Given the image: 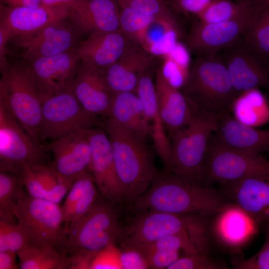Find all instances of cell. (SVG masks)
<instances>
[{
  "label": "cell",
  "mask_w": 269,
  "mask_h": 269,
  "mask_svg": "<svg viewBox=\"0 0 269 269\" xmlns=\"http://www.w3.org/2000/svg\"><path fill=\"white\" fill-rule=\"evenodd\" d=\"M230 201L218 188L190 184L171 172H158L150 187L129 207L176 214L212 216Z\"/></svg>",
  "instance_id": "obj_1"
},
{
  "label": "cell",
  "mask_w": 269,
  "mask_h": 269,
  "mask_svg": "<svg viewBox=\"0 0 269 269\" xmlns=\"http://www.w3.org/2000/svg\"><path fill=\"white\" fill-rule=\"evenodd\" d=\"M102 127L111 141L122 205L130 207L148 189L158 171L146 141L107 118Z\"/></svg>",
  "instance_id": "obj_2"
},
{
  "label": "cell",
  "mask_w": 269,
  "mask_h": 269,
  "mask_svg": "<svg viewBox=\"0 0 269 269\" xmlns=\"http://www.w3.org/2000/svg\"><path fill=\"white\" fill-rule=\"evenodd\" d=\"M192 107L216 121L230 113L236 95L222 58L197 56L191 62L188 76L180 89Z\"/></svg>",
  "instance_id": "obj_3"
},
{
  "label": "cell",
  "mask_w": 269,
  "mask_h": 269,
  "mask_svg": "<svg viewBox=\"0 0 269 269\" xmlns=\"http://www.w3.org/2000/svg\"><path fill=\"white\" fill-rule=\"evenodd\" d=\"M42 97L29 63H7L1 70L0 102L37 143L42 119Z\"/></svg>",
  "instance_id": "obj_4"
},
{
  "label": "cell",
  "mask_w": 269,
  "mask_h": 269,
  "mask_svg": "<svg viewBox=\"0 0 269 269\" xmlns=\"http://www.w3.org/2000/svg\"><path fill=\"white\" fill-rule=\"evenodd\" d=\"M119 205L99 199L83 216L66 227L65 245L72 255L97 254L107 246L119 245L126 231L120 220Z\"/></svg>",
  "instance_id": "obj_5"
},
{
  "label": "cell",
  "mask_w": 269,
  "mask_h": 269,
  "mask_svg": "<svg viewBox=\"0 0 269 269\" xmlns=\"http://www.w3.org/2000/svg\"><path fill=\"white\" fill-rule=\"evenodd\" d=\"M215 124L212 117L195 109L187 125L170 138V172L190 184L203 186L207 146Z\"/></svg>",
  "instance_id": "obj_6"
},
{
  "label": "cell",
  "mask_w": 269,
  "mask_h": 269,
  "mask_svg": "<svg viewBox=\"0 0 269 269\" xmlns=\"http://www.w3.org/2000/svg\"><path fill=\"white\" fill-rule=\"evenodd\" d=\"M136 212L135 217L126 226L125 237L120 244L140 247L178 234H187L196 244L209 233L210 217L208 216L153 210Z\"/></svg>",
  "instance_id": "obj_7"
},
{
  "label": "cell",
  "mask_w": 269,
  "mask_h": 269,
  "mask_svg": "<svg viewBox=\"0 0 269 269\" xmlns=\"http://www.w3.org/2000/svg\"><path fill=\"white\" fill-rule=\"evenodd\" d=\"M103 122L83 108L71 88L66 89L43 99L39 143L42 145L79 131L102 127Z\"/></svg>",
  "instance_id": "obj_8"
},
{
  "label": "cell",
  "mask_w": 269,
  "mask_h": 269,
  "mask_svg": "<svg viewBox=\"0 0 269 269\" xmlns=\"http://www.w3.org/2000/svg\"><path fill=\"white\" fill-rule=\"evenodd\" d=\"M265 173H269V161L261 155H251L229 148L212 134L204 165L203 186L232 183Z\"/></svg>",
  "instance_id": "obj_9"
},
{
  "label": "cell",
  "mask_w": 269,
  "mask_h": 269,
  "mask_svg": "<svg viewBox=\"0 0 269 269\" xmlns=\"http://www.w3.org/2000/svg\"><path fill=\"white\" fill-rule=\"evenodd\" d=\"M16 220L31 245L56 248L62 240L61 207L46 199L31 197L22 188L18 197Z\"/></svg>",
  "instance_id": "obj_10"
},
{
  "label": "cell",
  "mask_w": 269,
  "mask_h": 269,
  "mask_svg": "<svg viewBox=\"0 0 269 269\" xmlns=\"http://www.w3.org/2000/svg\"><path fill=\"white\" fill-rule=\"evenodd\" d=\"M45 151L0 102V169L19 175L25 165L45 164Z\"/></svg>",
  "instance_id": "obj_11"
},
{
  "label": "cell",
  "mask_w": 269,
  "mask_h": 269,
  "mask_svg": "<svg viewBox=\"0 0 269 269\" xmlns=\"http://www.w3.org/2000/svg\"><path fill=\"white\" fill-rule=\"evenodd\" d=\"M260 8L237 18L219 22L197 21L193 25L185 46L196 56H211L242 37L268 6Z\"/></svg>",
  "instance_id": "obj_12"
},
{
  "label": "cell",
  "mask_w": 269,
  "mask_h": 269,
  "mask_svg": "<svg viewBox=\"0 0 269 269\" xmlns=\"http://www.w3.org/2000/svg\"><path fill=\"white\" fill-rule=\"evenodd\" d=\"M219 54L227 67L236 98L250 90L263 88L269 101V63L242 37Z\"/></svg>",
  "instance_id": "obj_13"
},
{
  "label": "cell",
  "mask_w": 269,
  "mask_h": 269,
  "mask_svg": "<svg viewBox=\"0 0 269 269\" xmlns=\"http://www.w3.org/2000/svg\"><path fill=\"white\" fill-rule=\"evenodd\" d=\"M210 228L214 247L233 256L238 255L260 231L253 220L230 201L211 216Z\"/></svg>",
  "instance_id": "obj_14"
},
{
  "label": "cell",
  "mask_w": 269,
  "mask_h": 269,
  "mask_svg": "<svg viewBox=\"0 0 269 269\" xmlns=\"http://www.w3.org/2000/svg\"><path fill=\"white\" fill-rule=\"evenodd\" d=\"M219 185L227 200L242 209L260 231L269 233V173Z\"/></svg>",
  "instance_id": "obj_15"
},
{
  "label": "cell",
  "mask_w": 269,
  "mask_h": 269,
  "mask_svg": "<svg viewBox=\"0 0 269 269\" xmlns=\"http://www.w3.org/2000/svg\"><path fill=\"white\" fill-rule=\"evenodd\" d=\"M69 13V9L65 6H52L42 2L36 7H11L1 4L0 26L8 32L10 39H16L65 20Z\"/></svg>",
  "instance_id": "obj_16"
},
{
  "label": "cell",
  "mask_w": 269,
  "mask_h": 269,
  "mask_svg": "<svg viewBox=\"0 0 269 269\" xmlns=\"http://www.w3.org/2000/svg\"><path fill=\"white\" fill-rule=\"evenodd\" d=\"M91 147L89 170L102 197L122 205L120 184L110 138L103 127L87 130Z\"/></svg>",
  "instance_id": "obj_17"
},
{
  "label": "cell",
  "mask_w": 269,
  "mask_h": 269,
  "mask_svg": "<svg viewBox=\"0 0 269 269\" xmlns=\"http://www.w3.org/2000/svg\"><path fill=\"white\" fill-rule=\"evenodd\" d=\"M43 146L52 155L50 166L61 177L74 181L78 175L89 170L92 151L87 130L65 135Z\"/></svg>",
  "instance_id": "obj_18"
},
{
  "label": "cell",
  "mask_w": 269,
  "mask_h": 269,
  "mask_svg": "<svg viewBox=\"0 0 269 269\" xmlns=\"http://www.w3.org/2000/svg\"><path fill=\"white\" fill-rule=\"evenodd\" d=\"M66 20L48 26L32 35L15 39L22 59L30 61L73 50L78 43V32Z\"/></svg>",
  "instance_id": "obj_19"
},
{
  "label": "cell",
  "mask_w": 269,
  "mask_h": 269,
  "mask_svg": "<svg viewBox=\"0 0 269 269\" xmlns=\"http://www.w3.org/2000/svg\"><path fill=\"white\" fill-rule=\"evenodd\" d=\"M27 62L42 100L46 96L71 88L81 64L73 50Z\"/></svg>",
  "instance_id": "obj_20"
},
{
  "label": "cell",
  "mask_w": 269,
  "mask_h": 269,
  "mask_svg": "<svg viewBox=\"0 0 269 269\" xmlns=\"http://www.w3.org/2000/svg\"><path fill=\"white\" fill-rule=\"evenodd\" d=\"M154 58L140 45L132 42L103 73L112 93L135 92L141 76L153 66Z\"/></svg>",
  "instance_id": "obj_21"
},
{
  "label": "cell",
  "mask_w": 269,
  "mask_h": 269,
  "mask_svg": "<svg viewBox=\"0 0 269 269\" xmlns=\"http://www.w3.org/2000/svg\"><path fill=\"white\" fill-rule=\"evenodd\" d=\"M79 41L73 50L81 64L103 73L132 43L121 30L94 33Z\"/></svg>",
  "instance_id": "obj_22"
},
{
  "label": "cell",
  "mask_w": 269,
  "mask_h": 269,
  "mask_svg": "<svg viewBox=\"0 0 269 269\" xmlns=\"http://www.w3.org/2000/svg\"><path fill=\"white\" fill-rule=\"evenodd\" d=\"M69 9L70 22L79 33L120 30L116 0H75Z\"/></svg>",
  "instance_id": "obj_23"
},
{
  "label": "cell",
  "mask_w": 269,
  "mask_h": 269,
  "mask_svg": "<svg viewBox=\"0 0 269 269\" xmlns=\"http://www.w3.org/2000/svg\"><path fill=\"white\" fill-rule=\"evenodd\" d=\"M213 134L225 147L251 155L269 152V130L245 125L228 113L216 121Z\"/></svg>",
  "instance_id": "obj_24"
},
{
  "label": "cell",
  "mask_w": 269,
  "mask_h": 269,
  "mask_svg": "<svg viewBox=\"0 0 269 269\" xmlns=\"http://www.w3.org/2000/svg\"><path fill=\"white\" fill-rule=\"evenodd\" d=\"M71 89L87 112L108 117L114 94L102 71L81 64Z\"/></svg>",
  "instance_id": "obj_25"
},
{
  "label": "cell",
  "mask_w": 269,
  "mask_h": 269,
  "mask_svg": "<svg viewBox=\"0 0 269 269\" xmlns=\"http://www.w3.org/2000/svg\"><path fill=\"white\" fill-rule=\"evenodd\" d=\"M152 70V68L141 76L135 93L142 104L155 149L163 163L164 170L169 171L171 143L159 111Z\"/></svg>",
  "instance_id": "obj_26"
},
{
  "label": "cell",
  "mask_w": 269,
  "mask_h": 269,
  "mask_svg": "<svg viewBox=\"0 0 269 269\" xmlns=\"http://www.w3.org/2000/svg\"><path fill=\"white\" fill-rule=\"evenodd\" d=\"M154 81L159 111L170 138L187 125L195 109L181 91L167 81L158 68Z\"/></svg>",
  "instance_id": "obj_27"
},
{
  "label": "cell",
  "mask_w": 269,
  "mask_h": 269,
  "mask_svg": "<svg viewBox=\"0 0 269 269\" xmlns=\"http://www.w3.org/2000/svg\"><path fill=\"white\" fill-rule=\"evenodd\" d=\"M107 118L146 141L150 136V128L142 104L135 92L114 94Z\"/></svg>",
  "instance_id": "obj_28"
},
{
  "label": "cell",
  "mask_w": 269,
  "mask_h": 269,
  "mask_svg": "<svg viewBox=\"0 0 269 269\" xmlns=\"http://www.w3.org/2000/svg\"><path fill=\"white\" fill-rule=\"evenodd\" d=\"M269 102L259 88L253 89L235 99L230 113L237 120L255 128L269 122Z\"/></svg>",
  "instance_id": "obj_29"
},
{
  "label": "cell",
  "mask_w": 269,
  "mask_h": 269,
  "mask_svg": "<svg viewBox=\"0 0 269 269\" xmlns=\"http://www.w3.org/2000/svg\"><path fill=\"white\" fill-rule=\"evenodd\" d=\"M266 3L262 0H212L196 16L199 21L205 23L226 21L242 16Z\"/></svg>",
  "instance_id": "obj_30"
},
{
  "label": "cell",
  "mask_w": 269,
  "mask_h": 269,
  "mask_svg": "<svg viewBox=\"0 0 269 269\" xmlns=\"http://www.w3.org/2000/svg\"><path fill=\"white\" fill-rule=\"evenodd\" d=\"M21 269H64L68 268L67 258L49 245H30L17 254Z\"/></svg>",
  "instance_id": "obj_31"
},
{
  "label": "cell",
  "mask_w": 269,
  "mask_h": 269,
  "mask_svg": "<svg viewBox=\"0 0 269 269\" xmlns=\"http://www.w3.org/2000/svg\"><path fill=\"white\" fill-rule=\"evenodd\" d=\"M23 186L18 175L0 171V219L15 223L18 197Z\"/></svg>",
  "instance_id": "obj_32"
},
{
  "label": "cell",
  "mask_w": 269,
  "mask_h": 269,
  "mask_svg": "<svg viewBox=\"0 0 269 269\" xmlns=\"http://www.w3.org/2000/svg\"><path fill=\"white\" fill-rule=\"evenodd\" d=\"M118 6L120 30L132 41L141 46L146 30L157 18L129 7Z\"/></svg>",
  "instance_id": "obj_33"
},
{
  "label": "cell",
  "mask_w": 269,
  "mask_h": 269,
  "mask_svg": "<svg viewBox=\"0 0 269 269\" xmlns=\"http://www.w3.org/2000/svg\"><path fill=\"white\" fill-rule=\"evenodd\" d=\"M242 38L269 63V4Z\"/></svg>",
  "instance_id": "obj_34"
},
{
  "label": "cell",
  "mask_w": 269,
  "mask_h": 269,
  "mask_svg": "<svg viewBox=\"0 0 269 269\" xmlns=\"http://www.w3.org/2000/svg\"><path fill=\"white\" fill-rule=\"evenodd\" d=\"M118 5L131 7L142 14L165 20L179 27L167 0H116Z\"/></svg>",
  "instance_id": "obj_35"
},
{
  "label": "cell",
  "mask_w": 269,
  "mask_h": 269,
  "mask_svg": "<svg viewBox=\"0 0 269 269\" xmlns=\"http://www.w3.org/2000/svg\"><path fill=\"white\" fill-rule=\"evenodd\" d=\"M30 245L28 237L17 223L0 219V252L10 251L17 255Z\"/></svg>",
  "instance_id": "obj_36"
},
{
  "label": "cell",
  "mask_w": 269,
  "mask_h": 269,
  "mask_svg": "<svg viewBox=\"0 0 269 269\" xmlns=\"http://www.w3.org/2000/svg\"><path fill=\"white\" fill-rule=\"evenodd\" d=\"M228 264L222 259L211 255L196 253L179 258L167 269H228Z\"/></svg>",
  "instance_id": "obj_37"
},
{
  "label": "cell",
  "mask_w": 269,
  "mask_h": 269,
  "mask_svg": "<svg viewBox=\"0 0 269 269\" xmlns=\"http://www.w3.org/2000/svg\"><path fill=\"white\" fill-rule=\"evenodd\" d=\"M93 178L90 170L83 172L75 177L61 207L63 222L65 224V226L70 222L77 203L82 196L89 182Z\"/></svg>",
  "instance_id": "obj_38"
},
{
  "label": "cell",
  "mask_w": 269,
  "mask_h": 269,
  "mask_svg": "<svg viewBox=\"0 0 269 269\" xmlns=\"http://www.w3.org/2000/svg\"><path fill=\"white\" fill-rule=\"evenodd\" d=\"M265 240L261 249L253 256L245 259L239 255L231 259L234 269H269V233L265 234Z\"/></svg>",
  "instance_id": "obj_39"
},
{
  "label": "cell",
  "mask_w": 269,
  "mask_h": 269,
  "mask_svg": "<svg viewBox=\"0 0 269 269\" xmlns=\"http://www.w3.org/2000/svg\"><path fill=\"white\" fill-rule=\"evenodd\" d=\"M162 58L163 62L158 69L170 85L180 90L187 81L189 69L181 66L168 56Z\"/></svg>",
  "instance_id": "obj_40"
},
{
  "label": "cell",
  "mask_w": 269,
  "mask_h": 269,
  "mask_svg": "<svg viewBox=\"0 0 269 269\" xmlns=\"http://www.w3.org/2000/svg\"><path fill=\"white\" fill-rule=\"evenodd\" d=\"M122 269H150L147 260L141 250L135 246L119 244Z\"/></svg>",
  "instance_id": "obj_41"
},
{
  "label": "cell",
  "mask_w": 269,
  "mask_h": 269,
  "mask_svg": "<svg viewBox=\"0 0 269 269\" xmlns=\"http://www.w3.org/2000/svg\"><path fill=\"white\" fill-rule=\"evenodd\" d=\"M90 269H122L118 245L112 244L98 252Z\"/></svg>",
  "instance_id": "obj_42"
},
{
  "label": "cell",
  "mask_w": 269,
  "mask_h": 269,
  "mask_svg": "<svg viewBox=\"0 0 269 269\" xmlns=\"http://www.w3.org/2000/svg\"><path fill=\"white\" fill-rule=\"evenodd\" d=\"M181 34V32L175 29H170L157 41L151 44L147 51L155 57L166 55L174 48L178 42V38Z\"/></svg>",
  "instance_id": "obj_43"
},
{
  "label": "cell",
  "mask_w": 269,
  "mask_h": 269,
  "mask_svg": "<svg viewBox=\"0 0 269 269\" xmlns=\"http://www.w3.org/2000/svg\"><path fill=\"white\" fill-rule=\"evenodd\" d=\"M143 253L147 260L150 269H167L169 266L179 258L184 256L182 252L178 251L162 250Z\"/></svg>",
  "instance_id": "obj_44"
},
{
  "label": "cell",
  "mask_w": 269,
  "mask_h": 269,
  "mask_svg": "<svg viewBox=\"0 0 269 269\" xmlns=\"http://www.w3.org/2000/svg\"><path fill=\"white\" fill-rule=\"evenodd\" d=\"M18 176L29 196L36 198L45 199L47 192L37 179L32 166H23Z\"/></svg>",
  "instance_id": "obj_45"
},
{
  "label": "cell",
  "mask_w": 269,
  "mask_h": 269,
  "mask_svg": "<svg viewBox=\"0 0 269 269\" xmlns=\"http://www.w3.org/2000/svg\"><path fill=\"white\" fill-rule=\"evenodd\" d=\"M212 0H167L173 10L184 14L192 13L197 15L202 12Z\"/></svg>",
  "instance_id": "obj_46"
},
{
  "label": "cell",
  "mask_w": 269,
  "mask_h": 269,
  "mask_svg": "<svg viewBox=\"0 0 269 269\" xmlns=\"http://www.w3.org/2000/svg\"><path fill=\"white\" fill-rule=\"evenodd\" d=\"M16 255L10 251L0 252V269H18L19 264L16 261Z\"/></svg>",
  "instance_id": "obj_47"
},
{
  "label": "cell",
  "mask_w": 269,
  "mask_h": 269,
  "mask_svg": "<svg viewBox=\"0 0 269 269\" xmlns=\"http://www.w3.org/2000/svg\"><path fill=\"white\" fill-rule=\"evenodd\" d=\"M10 40L8 32L0 26V67L3 70L7 64L5 59L7 44Z\"/></svg>",
  "instance_id": "obj_48"
},
{
  "label": "cell",
  "mask_w": 269,
  "mask_h": 269,
  "mask_svg": "<svg viewBox=\"0 0 269 269\" xmlns=\"http://www.w3.org/2000/svg\"><path fill=\"white\" fill-rule=\"evenodd\" d=\"M1 4L11 7H36L42 3V0H0Z\"/></svg>",
  "instance_id": "obj_49"
},
{
  "label": "cell",
  "mask_w": 269,
  "mask_h": 269,
  "mask_svg": "<svg viewBox=\"0 0 269 269\" xmlns=\"http://www.w3.org/2000/svg\"><path fill=\"white\" fill-rule=\"evenodd\" d=\"M75 0H42V2L52 6H65L68 9Z\"/></svg>",
  "instance_id": "obj_50"
},
{
  "label": "cell",
  "mask_w": 269,
  "mask_h": 269,
  "mask_svg": "<svg viewBox=\"0 0 269 269\" xmlns=\"http://www.w3.org/2000/svg\"><path fill=\"white\" fill-rule=\"evenodd\" d=\"M263 0L264 1H265V2L268 3V4H269V0Z\"/></svg>",
  "instance_id": "obj_51"
}]
</instances>
